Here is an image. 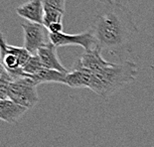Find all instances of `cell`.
I'll list each match as a JSON object with an SVG mask.
<instances>
[{
  "label": "cell",
  "mask_w": 154,
  "mask_h": 147,
  "mask_svg": "<svg viewBox=\"0 0 154 147\" xmlns=\"http://www.w3.org/2000/svg\"><path fill=\"white\" fill-rule=\"evenodd\" d=\"M68 73H63L51 69L42 68L38 73H36L30 78L32 81L37 84L45 83H58V84H66V76Z\"/></svg>",
  "instance_id": "obj_11"
},
{
  "label": "cell",
  "mask_w": 154,
  "mask_h": 147,
  "mask_svg": "<svg viewBox=\"0 0 154 147\" xmlns=\"http://www.w3.org/2000/svg\"><path fill=\"white\" fill-rule=\"evenodd\" d=\"M99 1L103 3V4H110V3L114 2V0H99Z\"/></svg>",
  "instance_id": "obj_15"
},
{
  "label": "cell",
  "mask_w": 154,
  "mask_h": 147,
  "mask_svg": "<svg viewBox=\"0 0 154 147\" xmlns=\"http://www.w3.org/2000/svg\"><path fill=\"white\" fill-rule=\"evenodd\" d=\"M8 99L26 109H31L39 102L37 84L29 77L13 80L8 87Z\"/></svg>",
  "instance_id": "obj_4"
},
{
  "label": "cell",
  "mask_w": 154,
  "mask_h": 147,
  "mask_svg": "<svg viewBox=\"0 0 154 147\" xmlns=\"http://www.w3.org/2000/svg\"><path fill=\"white\" fill-rule=\"evenodd\" d=\"M37 55L40 58L44 68L63 72V73H68L69 72L59 60L57 55V47L52 42H49V43L39 49L37 51Z\"/></svg>",
  "instance_id": "obj_8"
},
{
  "label": "cell",
  "mask_w": 154,
  "mask_h": 147,
  "mask_svg": "<svg viewBox=\"0 0 154 147\" xmlns=\"http://www.w3.org/2000/svg\"><path fill=\"white\" fill-rule=\"evenodd\" d=\"M7 74H8V72L5 70V68L3 67V65L0 63V78L4 77L5 75H7Z\"/></svg>",
  "instance_id": "obj_14"
},
{
  "label": "cell",
  "mask_w": 154,
  "mask_h": 147,
  "mask_svg": "<svg viewBox=\"0 0 154 147\" xmlns=\"http://www.w3.org/2000/svg\"><path fill=\"white\" fill-rule=\"evenodd\" d=\"M16 13L29 22L43 24L44 8L42 0H29L16 8Z\"/></svg>",
  "instance_id": "obj_9"
},
{
  "label": "cell",
  "mask_w": 154,
  "mask_h": 147,
  "mask_svg": "<svg viewBox=\"0 0 154 147\" xmlns=\"http://www.w3.org/2000/svg\"><path fill=\"white\" fill-rule=\"evenodd\" d=\"M12 81L13 79L9 74L0 78V100L8 99V87Z\"/></svg>",
  "instance_id": "obj_13"
},
{
  "label": "cell",
  "mask_w": 154,
  "mask_h": 147,
  "mask_svg": "<svg viewBox=\"0 0 154 147\" xmlns=\"http://www.w3.org/2000/svg\"><path fill=\"white\" fill-rule=\"evenodd\" d=\"M91 29L97 47L116 56L129 51L139 34L131 10L117 1L106 4L103 10L94 15Z\"/></svg>",
  "instance_id": "obj_1"
},
{
  "label": "cell",
  "mask_w": 154,
  "mask_h": 147,
  "mask_svg": "<svg viewBox=\"0 0 154 147\" xmlns=\"http://www.w3.org/2000/svg\"><path fill=\"white\" fill-rule=\"evenodd\" d=\"M44 8L43 25L49 28L51 25L63 23L66 0H42Z\"/></svg>",
  "instance_id": "obj_7"
},
{
  "label": "cell",
  "mask_w": 154,
  "mask_h": 147,
  "mask_svg": "<svg viewBox=\"0 0 154 147\" xmlns=\"http://www.w3.org/2000/svg\"><path fill=\"white\" fill-rule=\"evenodd\" d=\"M138 71V66L133 62L111 63L106 61L96 70L88 71L91 74L88 90L106 100L124 86L132 83L136 79Z\"/></svg>",
  "instance_id": "obj_2"
},
{
  "label": "cell",
  "mask_w": 154,
  "mask_h": 147,
  "mask_svg": "<svg viewBox=\"0 0 154 147\" xmlns=\"http://www.w3.org/2000/svg\"><path fill=\"white\" fill-rule=\"evenodd\" d=\"M49 40L57 48L63 47V46L76 45L81 46L85 49V51H88L97 47L96 37L91 28L80 34H66L63 32L49 33Z\"/></svg>",
  "instance_id": "obj_5"
},
{
  "label": "cell",
  "mask_w": 154,
  "mask_h": 147,
  "mask_svg": "<svg viewBox=\"0 0 154 147\" xmlns=\"http://www.w3.org/2000/svg\"><path fill=\"white\" fill-rule=\"evenodd\" d=\"M43 67L42 65V62L40 60V58L37 54H33L31 55L30 58L28 59L27 62L23 65L22 70L24 71L25 74H27L28 76H33L36 73H38L39 71L41 70Z\"/></svg>",
  "instance_id": "obj_12"
},
{
  "label": "cell",
  "mask_w": 154,
  "mask_h": 147,
  "mask_svg": "<svg viewBox=\"0 0 154 147\" xmlns=\"http://www.w3.org/2000/svg\"><path fill=\"white\" fill-rule=\"evenodd\" d=\"M22 29L24 31V48L30 54H37V51L49 42L48 29L43 24L33 22H22Z\"/></svg>",
  "instance_id": "obj_6"
},
{
  "label": "cell",
  "mask_w": 154,
  "mask_h": 147,
  "mask_svg": "<svg viewBox=\"0 0 154 147\" xmlns=\"http://www.w3.org/2000/svg\"><path fill=\"white\" fill-rule=\"evenodd\" d=\"M31 55L24 47L9 45L5 40L4 35L0 31V63L13 80L25 77L30 78V76L24 73L22 67Z\"/></svg>",
  "instance_id": "obj_3"
},
{
  "label": "cell",
  "mask_w": 154,
  "mask_h": 147,
  "mask_svg": "<svg viewBox=\"0 0 154 147\" xmlns=\"http://www.w3.org/2000/svg\"><path fill=\"white\" fill-rule=\"evenodd\" d=\"M28 109L16 103L10 99L0 100V120L13 123L19 120Z\"/></svg>",
  "instance_id": "obj_10"
}]
</instances>
